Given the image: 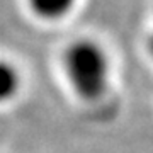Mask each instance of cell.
<instances>
[{
    "instance_id": "1",
    "label": "cell",
    "mask_w": 153,
    "mask_h": 153,
    "mask_svg": "<svg viewBox=\"0 0 153 153\" xmlns=\"http://www.w3.org/2000/svg\"><path fill=\"white\" fill-rule=\"evenodd\" d=\"M63 70L73 94L85 102L102 99L109 88L111 60L94 39L80 38L65 49Z\"/></svg>"
},
{
    "instance_id": "2",
    "label": "cell",
    "mask_w": 153,
    "mask_h": 153,
    "mask_svg": "<svg viewBox=\"0 0 153 153\" xmlns=\"http://www.w3.org/2000/svg\"><path fill=\"white\" fill-rule=\"evenodd\" d=\"M76 0H27L33 16L44 22H60L73 12Z\"/></svg>"
},
{
    "instance_id": "3",
    "label": "cell",
    "mask_w": 153,
    "mask_h": 153,
    "mask_svg": "<svg viewBox=\"0 0 153 153\" xmlns=\"http://www.w3.org/2000/svg\"><path fill=\"white\" fill-rule=\"evenodd\" d=\"M21 90V75L16 65L0 60V104H7L17 97Z\"/></svg>"
},
{
    "instance_id": "4",
    "label": "cell",
    "mask_w": 153,
    "mask_h": 153,
    "mask_svg": "<svg viewBox=\"0 0 153 153\" xmlns=\"http://www.w3.org/2000/svg\"><path fill=\"white\" fill-rule=\"evenodd\" d=\"M148 51H150V55H152V58H153V33H152V36L148 38Z\"/></svg>"
}]
</instances>
